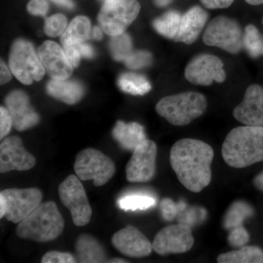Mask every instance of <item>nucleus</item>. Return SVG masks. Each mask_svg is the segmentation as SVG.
Instances as JSON below:
<instances>
[{"mask_svg": "<svg viewBox=\"0 0 263 263\" xmlns=\"http://www.w3.org/2000/svg\"><path fill=\"white\" fill-rule=\"evenodd\" d=\"M214 156L212 147L205 142L183 138L171 148L170 161L181 184L193 193H200L212 181Z\"/></svg>", "mask_w": 263, "mask_h": 263, "instance_id": "obj_1", "label": "nucleus"}, {"mask_svg": "<svg viewBox=\"0 0 263 263\" xmlns=\"http://www.w3.org/2000/svg\"><path fill=\"white\" fill-rule=\"evenodd\" d=\"M221 155L235 168L263 162V127L245 125L232 129L223 143Z\"/></svg>", "mask_w": 263, "mask_h": 263, "instance_id": "obj_2", "label": "nucleus"}, {"mask_svg": "<svg viewBox=\"0 0 263 263\" xmlns=\"http://www.w3.org/2000/svg\"><path fill=\"white\" fill-rule=\"evenodd\" d=\"M65 228V220L54 202L41 203L18 223L15 233L19 238L46 243L57 239Z\"/></svg>", "mask_w": 263, "mask_h": 263, "instance_id": "obj_3", "label": "nucleus"}, {"mask_svg": "<svg viewBox=\"0 0 263 263\" xmlns=\"http://www.w3.org/2000/svg\"><path fill=\"white\" fill-rule=\"evenodd\" d=\"M207 100L203 95L186 91L161 99L156 110L161 117L175 126H186L204 114Z\"/></svg>", "mask_w": 263, "mask_h": 263, "instance_id": "obj_4", "label": "nucleus"}, {"mask_svg": "<svg viewBox=\"0 0 263 263\" xmlns=\"http://www.w3.org/2000/svg\"><path fill=\"white\" fill-rule=\"evenodd\" d=\"M39 189H7L0 193V218L15 224L27 217L42 203Z\"/></svg>", "mask_w": 263, "mask_h": 263, "instance_id": "obj_5", "label": "nucleus"}, {"mask_svg": "<svg viewBox=\"0 0 263 263\" xmlns=\"http://www.w3.org/2000/svg\"><path fill=\"white\" fill-rule=\"evenodd\" d=\"M9 66L15 78L26 85L41 81L46 71L32 43L22 39L15 41L12 46Z\"/></svg>", "mask_w": 263, "mask_h": 263, "instance_id": "obj_6", "label": "nucleus"}, {"mask_svg": "<svg viewBox=\"0 0 263 263\" xmlns=\"http://www.w3.org/2000/svg\"><path fill=\"white\" fill-rule=\"evenodd\" d=\"M140 10L137 0H105L98 15L99 23L108 35H119L134 22Z\"/></svg>", "mask_w": 263, "mask_h": 263, "instance_id": "obj_7", "label": "nucleus"}, {"mask_svg": "<svg viewBox=\"0 0 263 263\" xmlns=\"http://www.w3.org/2000/svg\"><path fill=\"white\" fill-rule=\"evenodd\" d=\"M74 170L81 181L92 180L96 186L108 182L116 172L113 160L103 152L92 148H86L78 154Z\"/></svg>", "mask_w": 263, "mask_h": 263, "instance_id": "obj_8", "label": "nucleus"}, {"mask_svg": "<svg viewBox=\"0 0 263 263\" xmlns=\"http://www.w3.org/2000/svg\"><path fill=\"white\" fill-rule=\"evenodd\" d=\"M243 36L241 27L236 21L219 15L208 24L202 40L207 46L236 54L243 48Z\"/></svg>", "mask_w": 263, "mask_h": 263, "instance_id": "obj_9", "label": "nucleus"}, {"mask_svg": "<svg viewBox=\"0 0 263 263\" xmlns=\"http://www.w3.org/2000/svg\"><path fill=\"white\" fill-rule=\"evenodd\" d=\"M78 176L70 175L59 186V196L64 205L70 212L76 226L89 224L92 210L84 186Z\"/></svg>", "mask_w": 263, "mask_h": 263, "instance_id": "obj_10", "label": "nucleus"}, {"mask_svg": "<svg viewBox=\"0 0 263 263\" xmlns=\"http://www.w3.org/2000/svg\"><path fill=\"white\" fill-rule=\"evenodd\" d=\"M185 79L195 85L210 86L214 81H226L224 64L219 57L209 53L197 55L190 60L184 71Z\"/></svg>", "mask_w": 263, "mask_h": 263, "instance_id": "obj_11", "label": "nucleus"}, {"mask_svg": "<svg viewBox=\"0 0 263 263\" xmlns=\"http://www.w3.org/2000/svg\"><path fill=\"white\" fill-rule=\"evenodd\" d=\"M195 239L190 226L179 224L169 226L156 235L152 247L160 255L183 254L193 248Z\"/></svg>", "mask_w": 263, "mask_h": 263, "instance_id": "obj_12", "label": "nucleus"}, {"mask_svg": "<svg viewBox=\"0 0 263 263\" xmlns=\"http://www.w3.org/2000/svg\"><path fill=\"white\" fill-rule=\"evenodd\" d=\"M157 145L146 139L133 151L126 167V176L132 183L148 182L155 177Z\"/></svg>", "mask_w": 263, "mask_h": 263, "instance_id": "obj_13", "label": "nucleus"}, {"mask_svg": "<svg viewBox=\"0 0 263 263\" xmlns=\"http://www.w3.org/2000/svg\"><path fill=\"white\" fill-rule=\"evenodd\" d=\"M36 164V159L24 148L20 138L17 136L5 138L0 144V172L27 171Z\"/></svg>", "mask_w": 263, "mask_h": 263, "instance_id": "obj_14", "label": "nucleus"}, {"mask_svg": "<svg viewBox=\"0 0 263 263\" xmlns=\"http://www.w3.org/2000/svg\"><path fill=\"white\" fill-rule=\"evenodd\" d=\"M233 117L248 126L263 127V88L252 84L246 90L243 101L235 107Z\"/></svg>", "mask_w": 263, "mask_h": 263, "instance_id": "obj_15", "label": "nucleus"}, {"mask_svg": "<svg viewBox=\"0 0 263 263\" xmlns=\"http://www.w3.org/2000/svg\"><path fill=\"white\" fill-rule=\"evenodd\" d=\"M38 57L48 75L54 80H67L72 72V65L65 51L57 43L46 41L38 49Z\"/></svg>", "mask_w": 263, "mask_h": 263, "instance_id": "obj_16", "label": "nucleus"}, {"mask_svg": "<svg viewBox=\"0 0 263 263\" xmlns=\"http://www.w3.org/2000/svg\"><path fill=\"white\" fill-rule=\"evenodd\" d=\"M112 245L120 253L130 257H143L153 250L152 243L139 230L133 226L119 230L112 237Z\"/></svg>", "mask_w": 263, "mask_h": 263, "instance_id": "obj_17", "label": "nucleus"}, {"mask_svg": "<svg viewBox=\"0 0 263 263\" xmlns=\"http://www.w3.org/2000/svg\"><path fill=\"white\" fill-rule=\"evenodd\" d=\"M5 105L17 130L30 129L39 123V115L31 107L28 96L24 91L17 90L10 92L5 99Z\"/></svg>", "mask_w": 263, "mask_h": 263, "instance_id": "obj_18", "label": "nucleus"}, {"mask_svg": "<svg viewBox=\"0 0 263 263\" xmlns=\"http://www.w3.org/2000/svg\"><path fill=\"white\" fill-rule=\"evenodd\" d=\"M209 14L200 6L190 8L181 16V24L176 42L191 45L197 41L206 25Z\"/></svg>", "mask_w": 263, "mask_h": 263, "instance_id": "obj_19", "label": "nucleus"}, {"mask_svg": "<svg viewBox=\"0 0 263 263\" xmlns=\"http://www.w3.org/2000/svg\"><path fill=\"white\" fill-rule=\"evenodd\" d=\"M112 134L123 149L131 152L147 139L144 128L137 122L118 121Z\"/></svg>", "mask_w": 263, "mask_h": 263, "instance_id": "obj_20", "label": "nucleus"}, {"mask_svg": "<svg viewBox=\"0 0 263 263\" xmlns=\"http://www.w3.org/2000/svg\"><path fill=\"white\" fill-rule=\"evenodd\" d=\"M76 250L80 262L100 263L108 261L103 246L91 235H79L76 240Z\"/></svg>", "mask_w": 263, "mask_h": 263, "instance_id": "obj_21", "label": "nucleus"}, {"mask_svg": "<svg viewBox=\"0 0 263 263\" xmlns=\"http://www.w3.org/2000/svg\"><path fill=\"white\" fill-rule=\"evenodd\" d=\"M47 92L53 98L68 105L80 101L84 95L82 85L76 81L52 80L47 85Z\"/></svg>", "mask_w": 263, "mask_h": 263, "instance_id": "obj_22", "label": "nucleus"}, {"mask_svg": "<svg viewBox=\"0 0 263 263\" xmlns=\"http://www.w3.org/2000/svg\"><path fill=\"white\" fill-rule=\"evenodd\" d=\"M91 32V24L89 18L78 16L69 24L62 34L61 42L64 46L79 44L88 39Z\"/></svg>", "mask_w": 263, "mask_h": 263, "instance_id": "obj_23", "label": "nucleus"}, {"mask_svg": "<svg viewBox=\"0 0 263 263\" xmlns=\"http://www.w3.org/2000/svg\"><path fill=\"white\" fill-rule=\"evenodd\" d=\"M219 263H263V251L254 246L241 247L239 250L231 251L218 257Z\"/></svg>", "mask_w": 263, "mask_h": 263, "instance_id": "obj_24", "label": "nucleus"}, {"mask_svg": "<svg viewBox=\"0 0 263 263\" xmlns=\"http://www.w3.org/2000/svg\"><path fill=\"white\" fill-rule=\"evenodd\" d=\"M253 208L248 202L236 201L233 202L227 211L223 221V226L226 230H231L237 227L242 226L243 221L254 215Z\"/></svg>", "mask_w": 263, "mask_h": 263, "instance_id": "obj_25", "label": "nucleus"}, {"mask_svg": "<svg viewBox=\"0 0 263 263\" xmlns=\"http://www.w3.org/2000/svg\"><path fill=\"white\" fill-rule=\"evenodd\" d=\"M181 15L176 10H170L154 21V28L161 35L174 40L177 37Z\"/></svg>", "mask_w": 263, "mask_h": 263, "instance_id": "obj_26", "label": "nucleus"}, {"mask_svg": "<svg viewBox=\"0 0 263 263\" xmlns=\"http://www.w3.org/2000/svg\"><path fill=\"white\" fill-rule=\"evenodd\" d=\"M118 84L123 91L133 95H144L152 89L146 77L133 72L122 74L119 78Z\"/></svg>", "mask_w": 263, "mask_h": 263, "instance_id": "obj_27", "label": "nucleus"}, {"mask_svg": "<svg viewBox=\"0 0 263 263\" xmlns=\"http://www.w3.org/2000/svg\"><path fill=\"white\" fill-rule=\"evenodd\" d=\"M157 204L155 197L144 194L124 195L118 200V205L124 211L146 210Z\"/></svg>", "mask_w": 263, "mask_h": 263, "instance_id": "obj_28", "label": "nucleus"}, {"mask_svg": "<svg viewBox=\"0 0 263 263\" xmlns=\"http://www.w3.org/2000/svg\"><path fill=\"white\" fill-rule=\"evenodd\" d=\"M263 37L258 29L252 24L245 27L243 36V48L252 58L262 55Z\"/></svg>", "mask_w": 263, "mask_h": 263, "instance_id": "obj_29", "label": "nucleus"}, {"mask_svg": "<svg viewBox=\"0 0 263 263\" xmlns=\"http://www.w3.org/2000/svg\"><path fill=\"white\" fill-rule=\"evenodd\" d=\"M110 46L114 58L117 61H124L133 52L131 38L125 33L114 36L110 41Z\"/></svg>", "mask_w": 263, "mask_h": 263, "instance_id": "obj_30", "label": "nucleus"}, {"mask_svg": "<svg viewBox=\"0 0 263 263\" xmlns=\"http://www.w3.org/2000/svg\"><path fill=\"white\" fill-rule=\"evenodd\" d=\"M206 217L205 209L199 207L185 208L178 215V221L181 224H186L192 228Z\"/></svg>", "mask_w": 263, "mask_h": 263, "instance_id": "obj_31", "label": "nucleus"}, {"mask_svg": "<svg viewBox=\"0 0 263 263\" xmlns=\"http://www.w3.org/2000/svg\"><path fill=\"white\" fill-rule=\"evenodd\" d=\"M67 18L65 15L56 14L46 19L44 26V31L50 37H57L65 32L67 27Z\"/></svg>", "mask_w": 263, "mask_h": 263, "instance_id": "obj_32", "label": "nucleus"}, {"mask_svg": "<svg viewBox=\"0 0 263 263\" xmlns=\"http://www.w3.org/2000/svg\"><path fill=\"white\" fill-rule=\"evenodd\" d=\"M186 202L181 201L176 203L171 199L164 198L160 202V210L162 218L164 220L171 221L186 208Z\"/></svg>", "mask_w": 263, "mask_h": 263, "instance_id": "obj_33", "label": "nucleus"}, {"mask_svg": "<svg viewBox=\"0 0 263 263\" xmlns=\"http://www.w3.org/2000/svg\"><path fill=\"white\" fill-rule=\"evenodd\" d=\"M152 53L146 51H133L127 57L124 62L129 68L133 70L144 68L152 64Z\"/></svg>", "mask_w": 263, "mask_h": 263, "instance_id": "obj_34", "label": "nucleus"}, {"mask_svg": "<svg viewBox=\"0 0 263 263\" xmlns=\"http://www.w3.org/2000/svg\"><path fill=\"white\" fill-rule=\"evenodd\" d=\"M249 239L250 236L248 231L243 226L237 227L230 230L228 238L230 245L234 248H241L245 247L249 241Z\"/></svg>", "mask_w": 263, "mask_h": 263, "instance_id": "obj_35", "label": "nucleus"}, {"mask_svg": "<svg viewBox=\"0 0 263 263\" xmlns=\"http://www.w3.org/2000/svg\"><path fill=\"white\" fill-rule=\"evenodd\" d=\"M42 263H73L76 262V258L67 252L50 251L43 256Z\"/></svg>", "mask_w": 263, "mask_h": 263, "instance_id": "obj_36", "label": "nucleus"}, {"mask_svg": "<svg viewBox=\"0 0 263 263\" xmlns=\"http://www.w3.org/2000/svg\"><path fill=\"white\" fill-rule=\"evenodd\" d=\"M13 126V120L11 114L8 109L0 108V140L3 141L9 134Z\"/></svg>", "mask_w": 263, "mask_h": 263, "instance_id": "obj_37", "label": "nucleus"}, {"mask_svg": "<svg viewBox=\"0 0 263 263\" xmlns=\"http://www.w3.org/2000/svg\"><path fill=\"white\" fill-rule=\"evenodd\" d=\"M49 5L46 0H32L27 5V10L31 14L44 15L48 13Z\"/></svg>", "mask_w": 263, "mask_h": 263, "instance_id": "obj_38", "label": "nucleus"}, {"mask_svg": "<svg viewBox=\"0 0 263 263\" xmlns=\"http://www.w3.org/2000/svg\"><path fill=\"white\" fill-rule=\"evenodd\" d=\"M64 51L69 61H70L72 67H77L80 62L81 56L79 48L76 45H71V46H64Z\"/></svg>", "mask_w": 263, "mask_h": 263, "instance_id": "obj_39", "label": "nucleus"}, {"mask_svg": "<svg viewBox=\"0 0 263 263\" xmlns=\"http://www.w3.org/2000/svg\"><path fill=\"white\" fill-rule=\"evenodd\" d=\"M201 4L208 9H224L229 8L235 0H200Z\"/></svg>", "mask_w": 263, "mask_h": 263, "instance_id": "obj_40", "label": "nucleus"}, {"mask_svg": "<svg viewBox=\"0 0 263 263\" xmlns=\"http://www.w3.org/2000/svg\"><path fill=\"white\" fill-rule=\"evenodd\" d=\"M79 51H80L81 56L86 57V58H92L95 55L94 49L89 45L86 43H81L76 44Z\"/></svg>", "mask_w": 263, "mask_h": 263, "instance_id": "obj_41", "label": "nucleus"}, {"mask_svg": "<svg viewBox=\"0 0 263 263\" xmlns=\"http://www.w3.org/2000/svg\"><path fill=\"white\" fill-rule=\"evenodd\" d=\"M11 74L6 65L1 61V84H5L11 79Z\"/></svg>", "mask_w": 263, "mask_h": 263, "instance_id": "obj_42", "label": "nucleus"}, {"mask_svg": "<svg viewBox=\"0 0 263 263\" xmlns=\"http://www.w3.org/2000/svg\"><path fill=\"white\" fill-rule=\"evenodd\" d=\"M254 184L257 190L263 192V171L254 178Z\"/></svg>", "mask_w": 263, "mask_h": 263, "instance_id": "obj_43", "label": "nucleus"}, {"mask_svg": "<svg viewBox=\"0 0 263 263\" xmlns=\"http://www.w3.org/2000/svg\"><path fill=\"white\" fill-rule=\"evenodd\" d=\"M52 1L60 6L65 7L69 9H72L74 7V4L71 0H52Z\"/></svg>", "mask_w": 263, "mask_h": 263, "instance_id": "obj_44", "label": "nucleus"}, {"mask_svg": "<svg viewBox=\"0 0 263 263\" xmlns=\"http://www.w3.org/2000/svg\"><path fill=\"white\" fill-rule=\"evenodd\" d=\"M92 37L95 40H101L103 37V33H102L101 29L99 27H95L92 31Z\"/></svg>", "mask_w": 263, "mask_h": 263, "instance_id": "obj_45", "label": "nucleus"}, {"mask_svg": "<svg viewBox=\"0 0 263 263\" xmlns=\"http://www.w3.org/2000/svg\"><path fill=\"white\" fill-rule=\"evenodd\" d=\"M173 0H155L156 5L159 7L167 6Z\"/></svg>", "mask_w": 263, "mask_h": 263, "instance_id": "obj_46", "label": "nucleus"}, {"mask_svg": "<svg viewBox=\"0 0 263 263\" xmlns=\"http://www.w3.org/2000/svg\"><path fill=\"white\" fill-rule=\"evenodd\" d=\"M107 262H111V263H125L129 262L128 261L125 260V259L122 258H112L110 259H108Z\"/></svg>", "mask_w": 263, "mask_h": 263, "instance_id": "obj_47", "label": "nucleus"}, {"mask_svg": "<svg viewBox=\"0 0 263 263\" xmlns=\"http://www.w3.org/2000/svg\"><path fill=\"white\" fill-rule=\"evenodd\" d=\"M247 3L252 5H259L263 4V0H245Z\"/></svg>", "mask_w": 263, "mask_h": 263, "instance_id": "obj_48", "label": "nucleus"}, {"mask_svg": "<svg viewBox=\"0 0 263 263\" xmlns=\"http://www.w3.org/2000/svg\"><path fill=\"white\" fill-rule=\"evenodd\" d=\"M262 55H263V44H262Z\"/></svg>", "mask_w": 263, "mask_h": 263, "instance_id": "obj_49", "label": "nucleus"}, {"mask_svg": "<svg viewBox=\"0 0 263 263\" xmlns=\"http://www.w3.org/2000/svg\"><path fill=\"white\" fill-rule=\"evenodd\" d=\"M262 23H263V19H262Z\"/></svg>", "mask_w": 263, "mask_h": 263, "instance_id": "obj_50", "label": "nucleus"}]
</instances>
